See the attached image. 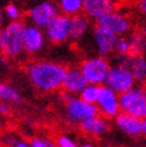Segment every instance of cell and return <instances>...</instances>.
<instances>
[{"mask_svg": "<svg viewBox=\"0 0 146 147\" xmlns=\"http://www.w3.org/2000/svg\"><path fill=\"white\" fill-rule=\"evenodd\" d=\"M67 68L64 65L50 61H36L28 66V76L37 90L52 92L62 87Z\"/></svg>", "mask_w": 146, "mask_h": 147, "instance_id": "6da1fadb", "label": "cell"}, {"mask_svg": "<svg viewBox=\"0 0 146 147\" xmlns=\"http://www.w3.org/2000/svg\"><path fill=\"white\" fill-rule=\"evenodd\" d=\"M120 109L141 120L146 119V85L138 84L129 91L120 94Z\"/></svg>", "mask_w": 146, "mask_h": 147, "instance_id": "7a4b0ae2", "label": "cell"}, {"mask_svg": "<svg viewBox=\"0 0 146 147\" xmlns=\"http://www.w3.org/2000/svg\"><path fill=\"white\" fill-rule=\"evenodd\" d=\"M25 24L20 20L11 22L3 29L4 49L3 53L6 57H17L24 51V32Z\"/></svg>", "mask_w": 146, "mask_h": 147, "instance_id": "3957f363", "label": "cell"}, {"mask_svg": "<svg viewBox=\"0 0 146 147\" xmlns=\"http://www.w3.org/2000/svg\"><path fill=\"white\" fill-rule=\"evenodd\" d=\"M112 68L110 62L104 56H92L84 60L80 65V69L87 84H93L102 86L105 84L109 71Z\"/></svg>", "mask_w": 146, "mask_h": 147, "instance_id": "277c9868", "label": "cell"}, {"mask_svg": "<svg viewBox=\"0 0 146 147\" xmlns=\"http://www.w3.org/2000/svg\"><path fill=\"white\" fill-rule=\"evenodd\" d=\"M98 115L99 110L96 104H90L80 97H73L65 104V117L72 124H80L82 122Z\"/></svg>", "mask_w": 146, "mask_h": 147, "instance_id": "5b68a950", "label": "cell"}, {"mask_svg": "<svg viewBox=\"0 0 146 147\" xmlns=\"http://www.w3.org/2000/svg\"><path fill=\"white\" fill-rule=\"evenodd\" d=\"M105 86L115 91L118 94H122L137 85L132 71L125 66L113 65L105 80Z\"/></svg>", "mask_w": 146, "mask_h": 147, "instance_id": "8992f818", "label": "cell"}, {"mask_svg": "<svg viewBox=\"0 0 146 147\" xmlns=\"http://www.w3.org/2000/svg\"><path fill=\"white\" fill-rule=\"evenodd\" d=\"M57 16H60L59 6L52 0L41 1L31 7L28 12V18L30 23L40 29H46Z\"/></svg>", "mask_w": 146, "mask_h": 147, "instance_id": "52a82bcc", "label": "cell"}, {"mask_svg": "<svg viewBox=\"0 0 146 147\" xmlns=\"http://www.w3.org/2000/svg\"><path fill=\"white\" fill-rule=\"evenodd\" d=\"M96 26L115 36H126L132 29V22L127 14L120 11H113L96 22Z\"/></svg>", "mask_w": 146, "mask_h": 147, "instance_id": "ba28073f", "label": "cell"}, {"mask_svg": "<svg viewBox=\"0 0 146 147\" xmlns=\"http://www.w3.org/2000/svg\"><path fill=\"white\" fill-rule=\"evenodd\" d=\"M99 114L105 119H115L120 113V94H118L108 86L102 85L99 87V94L96 102Z\"/></svg>", "mask_w": 146, "mask_h": 147, "instance_id": "9c48e42d", "label": "cell"}, {"mask_svg": "<svg viewBox=\"0 0 146 147\" xmlns=\"http://www.w3.org/2000/svg\"><path fill=\"white\" fill-rule=\"evenodd\" d=\"M45 35L46 38L54 45L66 42L68 38H71V17L65 14L57 16L45 29Z\"/></svg>", "mask_w": 146, "mask_h": 147, "instance_id": "30bf717a", "label": "cell"}, {"mask_svg": "<svg viewBox=\"0 0 146 147\" xmlns=\"http://www.w3.org/2000/svg\"><path fill=\"white\" fill-rule=\"evenodd\" d=\"M92 40L95 43V48L99 56H109L115 53V46L118 41V36L108 32L101 28H95L92 31Z\"/></svg>", "mask_w": 146, "mask_h": 147, "instance_id": "8fae6325", "label": "cell"}, {"mask_svg": "<svg viewBox=\"0 0 146 147\" xmlns=\"http://www.w3.org/2000/svg\"><path fill=\"white\" fill-rule=\"evenodd\" d=\"M115 0H84L83 13L90 20H99L105 14L115 11Z\"/></svg>", "mask_w": 146, "mask_h": 147, "instance_id": "7c38bea8", "label": "cell"}, {"mask_svg": "<svg viewBox=\"0 0 146 147\" xmlns=\"http://www.w3.org/2000/svg\"><path fill=\"white\" fill-rule=\"evenodd\" d=\"M115 124L121 131L132 138H137L143 134L144 120L127 113H120L115 117Z\"/></svg>", "mask_w": 146, "mask_h": 147, "instance_id": "4fadbf2b", "label": "cell"}, {"mask_svg": "<svg viewBox=\"0 0 146 147\" xmlns=\"http://www.w3.org/2000/svg\"><path fill=\"white\" fill-rule=\"evenodd\" d=\"M46 35L42 29L32 24L25 26L24 32V51L26 54H37L43 49Z\"/></svg>", "mask_w": 146, "mask_h": 147, "instance_id": "5bb4252c", "label": "cell"}, {"mask_svg": "<svg viewBox=\"0 0 146 147\" xmlns=\"http://www.w3.org/2000/svg\"><path fill=\"white\" fill-rule=\"evenodd\" d=\"M86 85L87 82L84 78L80 67H71L67 69L62 83V89L65 92H68L73 96L80 94V92L85 89Z\"/></svg>", "mask_w": 146, "mask_h": 147, "instance_id": "9a60e30c", "label": "cell"}, {"mask_svg": "<svg viewBox=\"0 0 146 147\" xmlns=\"http://www.w3.org/2000/svg\"><path fill=\"white\" fill-rule=\"evenodd\" d=\"M80 129H82L85 134H90L93 136H101L105 134L109 130V122L104 116H95L91 119L86 120L79 124Z\"/></svg>", "mask_w": 146, "mask_h": 147, "instance_id": "2e32d148", "label": "cell"}, {"mask_svg": "<svg viewBox=\"0 0 146 147\" xmlns=\"http://www.w3.org/2000/svg\"><path fill=\"white\" fill-rule=\"evenodd\" d=\"M90 19L85 14H78V16L71 17V38L78 41L83 38L89 31Z\"/></svg>", "mask_w": 146, "mask_h": 147, "instance_id": "e0dca14e", "label": "cell"}, {"mask_svg": "<svg viewBox=\"0 0 146 147\" xmlns=\"http://www.w3.org/2000/svg\"><path fill=\"white\" fill-rule=\"evenodd\" d=\"M128 68L132 71L137 84L144 85L146 83V54L133 55Z\"/></svg>", "mask_w": 146, "mask_h": 147, "instance_id": "ac0fdd59", "label": "cell"}, {"mask_svg": "<svg viewBox=\"0 0 146 147\" xmlns=\"http://www.w3.org/2000/svg\"><path fill=\"white\" fill-rule=\"evenodd\" d=\"M57 6L62 14L74 17L82 14L84 10V0H57Z\"/></svg>", "mask_w": 146, "mask_h": 147, "instance_id": "d6986e66", "label": "cell"}, {"mask_svg": "<svg viewBox=\"0 0 146 147\" xmlns=\"http://www.w3.org/2000/svg\"><path fill=\"white\" fill-rule=\"evenodd\" d=\"M129 42L130 55H143L146 54V36L143 35L141 31L132 32L127 36Z\"/></svg>", "mask_w": 146, "mask_h": 147, "instance_id": "ffe728a7", "label": "cell"}, {"mask_svg": "<svg viewBox=\"0 0 146 147\" xmlns=\"http://www.w3.org/2000/svg\"><path fill=\"white\" fill-rule=\"evenodd\" d=\"M0 100L11 104H19L22 102V96L12 86L0 83Z\"/></svg>", "mask_w": 146, "mask_h": 147, "instance_id": "44dd1931", "label": "cell"}, {"mask_svg": "<svg viewBox=\"0 0 146 147\" xmlns=\"http://www.w3.org/2000/svg\"><path fill=\"white\" fill-rule=\"evenodd\" d=\"M99 87L98 85H93V84H87L85 86V89L80 92L79 97L83 100L90 103V104H96L98 94H99Z\"/></svg>", "mask_w": 146, "mask_h": 147, "instance_id": "7402d4cb", "label": "cell"}, {"mask_svg": "<svg viewBox=\"0 0 146 147\" xmlns=\"http://www.w3.org/2000/svg\"><path fill=\"white\" fill-rule=\"evenodd\" d=\"M130 48H129V42L127 36H120L118 37L116 41V46H115V54L119 55H127L129 54Z\"/></svg>", "mask_w": 146, "mask_h": 147, "instance_id": "603a6c76", "label": "cell"}, {"mask_svg": "<svg viewBox=\"0 0 146 147\" xmlns=\"http://www.w3.org/2000/svg\"><path fill=\"white\" fill-rule=\"evenodd\" d=\"M5 14H6V17L9 18L10 20L16 22V20H18L19 16H20V12H19L18 7L16 5L9 4L6 6V9H5Z\"/></svg>", "mask_w": 146, "mask_h": 147, "instance_id": "cb8c5ba5", "label": "cell"}, {"mask_svg": "<svg viewBox=\"0 0 146 147\" xmlns=\"http://www.w3.org/2000/svg\"><path fill=\"white\" fill-rule=\"evenodd\" d=\"M56 146L57 147H79L71 138L66 135H61L56 139Z\"/></svg>", "mask_w": 146, "mask_h": 147, "instance_id": "d4e9b609", "label": "cell"}, {"mask_svg": "<svg viewBox=\"0 0 146 147\" xmlns=\"http://www.w3.org/2000/svg\"><path fill=\"white\" fill-rule=\"evenodd\" d=\"M137 9H138V12H139L140 16L146 19V0H138Z\"/></svg>", "mask_w": 146, "mask_h": 147, "instance_id": "484cf974", "label": "cell"}, {"mask_svg": "<svg viewBox=\"0 0 146 147\" xmlns=\"http://www.w3.org/2000/svg\"><path fill=\"white\" fill-rule=\"evenodd\" d=\"M31 147H49L48 141H45L42 139H34L31 141Z\"/></svg>", "mask_w": 146, "mask_h": 147, "instance_id": "4316f807", "label": "cell"}, {"mask_svg": "<svg viewBox=\"0 0 146 147\" xmlns=\"http://www.w3.org/2000/svg\"><path fill=\"white\" fill-rule=\"evenodd\" d=\"M11 111L10 107L6 104L5 102H0V114L1 115H9Z\"/></svg>", "mask_w": 146, "mask_h": 147, "instance_id": "83f0119b", "label": "cell"}, {"mask_svg": "<svg viewBox=\"0 0 146 147\" xmlns=\"http://www.w3.org/2000/svg\"><path fill=\"white\" fill-rule=\"evenodd\" d=\"M12 147H31V145H28L26 142H23V141H14V144L12 145Z\"/></svg>", "mask_w": 146, "mask_h": 147, "instance_id": "f1b7e54d", "label": "cell"}, {"mask_svg": "<svg viewBox=\"0 0 146 147\" xmlns=\"http://www.w3.org/2000/svg\"><path fill=\"white\" fill-rule=\"evenodd\" d=\"M4 49V34H3V29L0 30V51H3Z\"/></svg>", "mask_w": 146, "mask_h": 147, "instance_id": "f546056e", "label": "cell"}, {"mask_svg": "<svg viewBox=\"0 0 146 147\" xmlns=\"http://www.w3.org/2000/svg\"><path fill=\"white\" fill-rule=\"evenodd\" d=\"M3 23H4V11L1 10V7H0V30H1V26H3Z\"/></svg>", "mask_w": 146, "mask_h": 147, "instance_id": "4dcf8cb0", "label": "cell"}, {"mask_svg": "<svg viewBox=\"0 0 146 147\" xmlns=\"http://www.w3.org/2000/svg\"><path fill=\"white\" fill-rule=\"evenodd\" d=\"M79 147H95L92 144H90V142H84V144H82Z\"/></svg>", "mask_w": 146, "mask_h": 147, "instance_id": "1f68e13d", "label": "cell"}, {"mask_svg": "<svg viewBox=\"0 0 146 147\" xmlns=\"http://www.w3.org/2000/svg\"><path fill=\"white\" fill-rule=\"evenodd\" d=\"M143 134L146 136V119L144 120V129H143Z\"/></svg>", "mask_w": 146, "mask_h": 147, "instance_id": "d6a6232c", "label": "cell"}, {"mask_svg": "<svg viewBox=\"0 0 146 147\" xmlns=\"http://www.w3.org/2000/svg\"><path fill=\"white\" fill-rule=\"evenodd\" d=\"M141 32H143V35H144V36H146V24H145V25H144V28L141 29Z\"/></svg>", "mask_w": 146, "mask_h": 147, "instance_id": "836d02e7", "label": "cell"}, {"mask_svg": "<svg viewBox=\"0 0 146 147\" xmlns=\"http://www.w3.org/2000/svg\"><path fill=\"white\" fill-rule=\"evenodd\" d=\"M48 146H49V147H57L56 145H54V144H52V142H49V141H48Z\"/></svg>", "mask_w": 146, "mask_h": 147, "instance_id": "e575fe53", "label": "cell"}]
</instances>
